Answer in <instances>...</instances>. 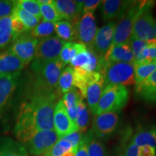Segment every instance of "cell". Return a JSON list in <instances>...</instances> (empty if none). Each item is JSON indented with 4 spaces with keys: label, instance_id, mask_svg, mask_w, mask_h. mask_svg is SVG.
Returning a JSON list of instances; mask_svg holds the SVG:
<instances>
[{
    "label": "cell",
    "instance_id": "cell-37",
    "mask_svg": "<svg viewBox=\"0 0 156 156\" xmlns=\"http://www.w3.org/2000/svg\"><path fill=\"white\" fill-rule=\"evenodd\" d=\"M71 150H73V146L70 142L64 138H61L47 153L43 156H61Z\"/></svg>",
    "mask_w": 156,
    "mask_h": 156
},
{
    "label": "cell",
    "instance_id": "cell-17",
    "mask_svg": "<svg viewBox=\"0 0 156 156\" xmlns=\"http://www.w3.org/2000/svg\"><path fill=\"white\" fill-rule=\"evenodd\" d=\"M134 1L106 0L101 2V16L103 21H109L120 17L132 5Z\"/></svg>",
    "mask_w": 156,
    "mask_h": 156
},
{
    "label": "cell",
    "instance_id": "cell-22",
    "mask_svg": "<svg viewBox=\"0 0 156 156\" xmlns=\"http://www.w3.org/2000/svg\"><path fill=\"white\" fill-rule=\"evenodd\" d=\"M0 156H29L25 145L9 136H0Z\"/></svg>",
    "mask_w": 156,
    "mask_h": 156
},
{
    "label": "cell",
    "instance_id": "cell-48",
    "mask_svg": "<svg viewBox=\"0 0 156 156\" xmlns=\"http://www.w3.org/2000/svg\"><path fill=\"white\" fill-rule=\"evenodd\" d=\"M154 31H155V37H156V20L155 21V27H154Z\"/></svg>",
    "mask_w": 156,
    "mask_h": 156
},
{
    "label": "cell",
    "instance_id": "cell-3",
    "mask_svg": "<svg viewBox=\"0 0 156 156\" xmlns=\"http://www.w3.org/2000/svg\"><path fill=\"white\" fill-rule=\"evenodd\" d=\"M154 5L155 2L153 1H134L116 24L114 39L110 49L116 45L128 41L136 20L146 9Z\"/></svg>",
    "mask_w": 156,
    "mask_h": 156
},
{
    "label": "cell",
    "instance_id": "cell-21",
    "mask_svg": "<svg viewBox=\"0 0 156 156\" xmlns=\"http://www.w3.org/2000/svg\"><path fill=\"white\" fill-rule=\"evenodd\" d=\"M104 89V78L101 73H98L94 80L89 84L87 88L86 98L91 112H94L99 99Z\"/></svg>",
    "mask_w": 156,
    "mask_h": 156
},
{
    "label": "cell",
    "instance_id": "cell-30",
    "mask_svg": "<svg viewBox=\"0 0 156 156\" xmlns=\"http://www.w3.org/2000/svg\"><path fill=\"white\" fill-rule=\"evenodd\" d=\"M89 124V112L87 107L83 99L79 101L77 108V115L75 119V125L78 131L83 132L87 129Z\"/></svg>",
    "mask_w": 156,
    "mask_h": 156
},
{
    "label": "cell",
    "instance_id": "cell-40",
    "mask_svg": "<svg viewBox=\"0 0 156 156\" xmlns=\"http://www.w3.org/2000/svg\"><path fill=\"white\" fill-rule=\"evenodd\" d=\"M12 24L13 32H14L15 38H18L19 36H20L21 35L26 34V33H28L30 31L20 20H19L18 19L15 17L14 16H12Z\"/></svg>",
    "mask_w": 156,
    "mask_h": 156
},
{
    "label": "cell",
    "instance_id": "cell-44",
    "mask_svg": "<svg viewBox=\"0 0 156 156\" xmlns=\"http://www.w3.org/2000/svg\"><path fill=\"white\" fill-rule=\"evenodd\" d=\"M155 148L150 146H142L139 147V156H155Z\"/></svg>",
    "mask_w": 156,
    "mask_h": 156
},
{
    "label": "cell",
    "instance_id": "cell-33",
    "mask_svg": "<svg viewBox=\"0 0 156 156\" xmlns=\"http://www.w3.org/2000/svg\"><path fill=\"white\" fill-rule=\"evenodd\" d=\"M156 69V62L149 63L134 64V78L135 85H138L149 77Z\"/></svg>",
    "mask_w": 156,
    "mask_h": 156
},
{
    "label": "cell",
    "instance_id": "cell-5",
    "mask_svg": "<svg viewBox=\"0 0 156 156\" xmlns=\"http://www.w3.org/2000/svg\"><path fill=\"white\" fill-rule=\"evenodd\" d=\"M129 92L127 87L117 85H110L104 87L93 115L109 112H120L127 104Z\"/></svg>",
    "mask_w": 156,
    "mask_h": 156
},
{
    "label": "cell",
    "instance_id": "cell-18",
    "mask_svg": "<svg viewBox=\"0 0 156 156\" xmlns=\"http://www.w3.org/2000/svg\"><path fill=\"white\" fill-rule=\"evenodd\" d=\"M135 92L145 102L156 104V69L145 80L136 85Z\"/></svg>",
    "mask_w": 156,
    "mask_h": 156
},
{
    "label": "cell",
    "instance_id": "cell-7",
    "mask_svg": "<svg viewBox=\"0 0 156 156\" xmlns=\"http://www.w3.org/2000/svg\"><path fill=\"white\" fill-rule=\"evenodd\" d=\"M21 72L0 74V120L5 116L16 91Z\"/></svg>",
    "mask_w": 156,
    "mask_h": 156
},
{
    "label": "cell",
    "instance_id": "cell-15",
    "mask_svg": "<svg viewBox=\"0 0 156 156\" xmlns=\"http://www.w3.org/2000/svg\"><path fill=\"white\" fill-rule=\"evenodd\" d=\"M54 126L59 139L78 130L68 116L62 99L58 101L54 109Z\"/></svg>",
    "mask_w": 156,
    "mask_h": 156
},
{
    "label": "cell",
    "instance_id": "cell-8",
    "mask_svg": "<svg viewBox=\"0 0 156 156\" xmlns=\"http://www.w3.org/2000/svg\"><path fill=\"white\" fill-rule=\"evenodd\" d=\"M59 140L55 130L38 131L25 143L27 151L32 155L47 153Z\"/></svg>",
    "mask_w": 156,
    "mask_h": 156
},
{
    "label": "cell",
    "instance_id": "cell-16",
    "mask_svg": "<svg viewBox=\"0 0 156 156\" xmlns=\"http://www.w3.org/2000/svg\"><path fill=\"white\" fill-rule=\"evenodd\" d=\"M52 3L62 20L69 21L74 25L79 20L83 13L84 1H71V0H55Z\"/></svg>",
    "mask_w": 156,
    "mask_h": 156
},
{
    "label": "cell",
    "instance_id": "cell-34",
    "mask_svg": "<svg viewBox=\"0 0 156 156\" xmlns=\"http://www.w3.org/2000/svg\"><path fill=\"white\" fill-rule=\"evenodd\" d=\"M54 31H55V23L43 20L30 30V34L37 39L38 38L41 39L51 36Z\"/></svg>",
    "mask_w": 156,
    "mask_h": 156
},
{
    "label": "cell",
    "instance_id": "cell-39",
    "mask_svg": "<svg viewBox=\"0 0 156 156\" xmlns=\"http://www.w3.org/2000/svg\"><path fill=\"white\" fill-rule=\"evenodd\" d=\"M83 132L80 131H75L73 132V133L68 134V135L64 136V140H67L68 142H70L72 146H73V151H77V148L79 147V145L80 144L82 141V139H83Z\"/></svg>",
    "mask_w": 156,
    "mask_h": 156
},
{
    "label": "cell",
    "instance_id": "cell-43",
    "mask_svg": "<svg viewBox=\"0 0 156 156\" xmlns=\"http://www.w3.org/2000/svg\"><path fill=\"white\" fill-rule=\"evenodd\" d=\"M75 156H88L87 150L86 145V140H85V135H83V139L80 144L79 145V147L77 148V151L76 152Z\"/></svg>",
    "mask_w": 156,
    "mask_h": 156
},
{
    "label": "cell",
    "instance_id": "cell-10",
    "mask_svg": "<svg viewBox=\"0 0 156 156\" xmlns=\"http://www.w3.org/2000/svg\"><path fill=\"white\" fill-rule=\"evenodd\" d=\"M38 41V39L33 37L28 32L15 39L7 49L27 66L34 59Z\"/></svg>",
    "mask_w": 156,
    "mask_h": 156
},
{
    "label": "cell",
    "instance_id": "cell-11",
    "mask_svg": "<svg viewBox=\"0 0 156 156\" xmlns=\"http://www.w3.org/2000/svg\"><path fill=\"white\" fill-rule=\"evenodd\" d=\"M120 121V112H109L95 116L92 131L98 139H106L116 132Z\"/></svg>",
    "mask_w": 156,
    "mask_h": 156
},
{
    "label": "cell",
    "instance_id": "cell-32",
    "mask_svg": "<svg viewBox=\"0 0 156 156\" xmlns=\"http://www.w3.org/2000/svg\"><path fill=\"white\" fill-rule=\"evenodd\" d=\"M12 15L20 20L29 30L34 29L40 23V20L37 18L36 17L30 14L28 12L19 8V7H15V5Z\"/></svg>",
    "mask_w": 156,
    "mask_h": 156
},
{
    "label": "cell",
    "instance_id": "cell-14",
    "mask_svg": "<svg viewBox=\"0 0 156 156\" xmlns=\"http://www.w3.org/2000/svg\"><path fill=\"white\" fill-rule=\"evenodd\" d=\"M115 26L116 23L110 21L100 29H98L92 46L89 47L101 58L104 57L112 46Z\"/></svg>",
    "mask_w": 156,
    "mask_h": 156
},
{
    "label": "cell",
    "instance_id": "cell-1",
    "mask_svg": "<svg viewBox=\"0 0 156 156\" xmlns=\"http://www.w3.org/2000/svg\"><path fill=\"white\" fill-rule=\"evenodd\" d=\"M65 64L59 58L51 61L34 59L30 65V80L27 89V98L45 93H58V81Z\"/></svg>",
    "mask_w": 156,
    "mask_h": 156
},
{
    "label": "cell",
    "instance_id": "cell-13",
    "mask_svg": "<svg viewBox=\"0 0 156 156\" xmlns=\"http://www.w3.org/2000/svg\"><path fill=\"white\" fill-rule=\"evenodd\" d=\"M64 43L65 41L56 36L40 39L36 48L34 59L44 62L59 58L60 52Z\"/></svg>",
    "mask_w": 156,
    "mask_h": 156
},
{
    "label": "cell",
    "instance_id": "cell-20",
    "mask_svg": "<svg viewBox=\"0 0 156 156\" xmlns=\"http://www.w3.org/2000/svg\"><path fill=\"white\" fill-rule=\"evenodd\" d=\"M25 67L21 60L8 49H0V74L21 72Z\"/></svg>",
    "mask_w": 156,
    "mask_h": 156
},
{
    "label": "cell",
    "instance_id": "cell-31",
    "mask_svg": "<svg viewBox=\"0 0 156 156\" xmlns=\"http://www.w3.org/2000/svg\"><path fill=\"white\" fill-rule=\"evenodd\" d=\"M73 87V68L69 66L62 70L58 81V90L59 93L65 94Z\"/></svg>",
    "mask_w": 156,
    "mask_h": 156
},
{
    "label": "cell",
    "instance_id": "cell-46",
    "mask_svg": "<svg viewBox=\"0 0 156 156\" xmlns=\"http://www.w3.org/2000/svg\"><path fill=\"white\" fill-rule=\"evenodd\" d=\"M76 152H77V151H73V150H71V151L67 152V153H64V155H62L61 156H75Z\"/></svg>",
    "mask_w": 156,
    "mask_h": 156
},
{
    "label": "cell",
    "instance_id": "cell-19",
    "mask_svg": "<svg viewBox=\"0 0 156 156\" xmlns=\"http://www.w3.org/2000/svg\"><path fill=\"white\" fill-rule=\"evenodd\" d=\"M104 61L134 64V57L128 41L118 44L107 52Z\"/></svg>",
    "mask_w": 156,
    "mask_h": 156
},
{
    "label": "cell",
    "instance_id": "cell-35",
    "mask_svg": "<svg viewBox=\"0 0 156 156\" xmlns=\"http://www.w3.org/2000/svg\"><path fill=\"white\" fill-rule=\"evenodd\" d=\"M39 5H40L41 14V17L44 19V20L56 23L62 20V17L58 14L56 7L52 3V1L49 4Z\"/></svg>",
    "mask_w": 156,
    "mask_h": 156
},
{
    "label": "cell",
    "instance_id": "cell-12",
    "mask_svg": "<svg viewBox=\"0 0 156 156\" xmlns=\"http://www.w3.org/2000/svg\"><path fill=\"white\" fill-rule=\"evenodd\" d=\"M75 26L77 38L87 48L90 47L98 31L94 13L90 12L83 13L75 24Z\"/></svg>",
    "mask_w": 156,
    "mask_h": 156
},
{
    "label": "cell",
    "instance_id": "cell-41",
    "mask_svg": "<svg viewBox=\"0 0 156 156\" xmlns=\"http://www.w3.org/2000/svg\"><path fill=\"white\" fill-rule=\"evenodd\" d=\"M14 8V1L0 0V19L10 16Z\"/></svg>",
    "mask_w": 156,
    "mask_h": 156
},
{
    "label": "cell",
    "instance_id": "cell-29",
    "mask_svg": "<svg viewBox=\"0 0 156 156\" xmlns=\"http://www.w3.org/2000/svg\"><path fill=\"white\" fill-rule=\"evenodd\" d=\"M87 47L81 43L65 42L62 46L59 54V58L63 63L67 64L69 63L71 59L82 51L86 49Z\"/></svg>",
    "mask_w": 156,
    "mask_h": 156
},
{
    "label": "cell",
    "instance_id": "cell-6",
    "mask_svg": "<svg viewBox=\"0 0 156 156\" xmlns=\"http://www.w3.org/2000/svg\"><path fill=\"white\" fill-rule=\"evenodd\" d=\"M154 6L148 7L136 20L132 30V35L143 41L148 45L156 44V37L154 31L155 21L152 12Z\"/></svg>",
    "mask_w": 156,
    "mask_h": 156
},
{
    "label": "cell",
    "instance_id": "cell-9",
    "mask_svg": "<svg viewBox=\"0 0 156 156\" xmlns=\"http://www.w3.org/2000/svg\"><path fill=\"white\" fill-rule=\"evenodd\" d=\"M37 132L34 116L28 103H23L14 127L15 135L19 141L25 143Z\"/></svg>",
    "mask_w": 156,
    "mask_h": 156
},
{
    "label": "cell",
    "instance_id": "cell-26",
    "mask_svg": "<svg viewBox=\"0 0 156 156\" xmlns=\"http://www.w3.org/2000/svg\"><path fill=\"white\" fill-rule=\"evenodd\" d=\"M12 22V15L0 19V49L5 48L16 39Z\"/></svg>",
    "mask_w": 156,
    "mask_h": 156
},
{
    "label": "cell",
    "instance_id": "cell-45",
    "mask_svg": "<svg viewBox=\"0 0 156 156\" xmlns=\"http://www.w3.org/2000/svg\"><path fill=\"white\" fill-rule=\"evenodd\" d=\"M124 156H139V147L131 142L126 147Z\"/></svg>",
    "mask_w": 156,
    "mask_h": 156
},
{
    "label": "cell",
    "instance_id": "cell-28",
    "mask_svg": "<svg viewBox=\"0 0 156 156\" xmlns=\"http://www.w3.org/2000/svg\"><path fill=\"white\" fill-rule=\"evenodd\" d=\"M55 31L58 38L65 42H69L77 38L75 25L69 21L61 20L56 23Z\"/></svg>",
    "mask_w": 156,
    "mask_h": 156
},
{
    "label": "cell",
    "instance_id": "cell-25",
    "mask_svg": "<svg viewBox=\"0 0 156 156\" xmlns=\"http://www.w3.org/2000/svg\"><path fill=\"white\" fill-rule=\"evenodd\" d=\"M81 98H83L80 92L76 87H73L69 92L64 94L63 98L62 99L68 116L75 124L76 115H77V104Z\"/></svg>",
    "mask_w": 156,
    "mask_h": 156
},
{
    "label": "cell",
    "instance_id": "cell-4",
    "mask_svg": "<svg viewBox=\"0 0 156 156\" xmlns=\"http://www.w3.org/2000/svg\"><path fill=\"white\" fill-rule=\"evenodd\" d=\"M101 73L104 78V87L110 85L131 86L135 84L134 64L117 62H106L103 63Z\"/></svg>",
    "mask_w": 156,
    "mask_h": 156
},
{
    "label": "cell",
    "instance_id": "cell-27",
    "mask_svg": "<svg viewBox=\"0 0 156 156\" xmlns=\"http://www.w3.org/2000/svg\"><path fill=\"white\" fill-rule=\"evenodd\" d=\"M85 136L88 156H108L103 143L95 135L92 130H90Z\"/></svg>",
    "mask_w": 156,
    "mask_h": 156
},
{
    "label": "cell",
    "instance_id": "cell-42",
    "mask_svg": "<svg viewBox=\"0 0 156 156\" xmlns=\"http://www.w3.org/2000/svg\"><path fill=\"white\" fill-rule=\"evenodd\" d=\"M101 2L99 0H87L84 1L83 7V14L85 12H93L95 11L98 6L101 4Z\"/></svg>",
    "mask_w": 156,
    "mask_h": 156
},
{
    "label": "cell",
    "instance_id": "cell-23",
    "mask_svg": "<svg viewBox=\"0 0 156 156\" xmlns=\"http://www.w3.org/2000/svg\"><path fill=\"white\" fill-rule=\"evenodd\" d=\"M132 142L138 147L150 146L156 147V125L141 128L136 132L132 137Z\"/></svg>",
    "mask_w": 156,
    "mask_h": 156
},
{
    "label": "cell",
    "instance_id": "cell-47",
    "mask_svg": "<svg viewBox=\"0 0 156 156\" xmlns=\"http://www.w3.org/2000/svg\"><path fill=\"white\" fill-rule=\"evenodd\" d=\"M38 3L39 5H46V4H49L51 2V0H38Z\"/></svg>",
    "mask_w": 156,
    "mask_h": 156
},
{
    "label": "cell",
    "instance_id": "cell-36",
    "mask_svg": "<svg viewBox=\"0 0 156 156\" xmlns=\"http://www.w3.org/2000/svg\"><path fill=\"white\" fill-rule=\"evenodd\" d=\"M14 5L15 7L28 12L39 20L42 18L40 10V5L37 1H35V0H19V1H14Z\"/></svg>",
    "mask_w": 156,
    "mask_h": 156
},
{
    "label": "cell",
    "instance_id": "cell-24",
    "mask_svg": "<svg viewBox=\"0 0 156 156\" xmlns=\"http://www.w3.org/2000/svg\"><path fill=\"white\" fill-rule=\"evenodd\" d=\"M100 73H88L80 68H73V86L81 93L83 98H86L87 86Z\"/></svg>",
    "mask_w": 156,
    "mask_h": 156
},
{
    "label": "cell",
    "instance_id": "cell-38",
    "mask_svg": "<svg viewBox=\"0 0 156 156\" xmlns=\"http://www.w3.org/2000/svg\"><path fill=\"white\" fill-rule=\"evenodd\" d=\"M130 47H131L132 51L133 53L134 57V62L138 58L140 57V55L142 54V51L145 49V48L147 46V43H145L143 41L140 40V39L135 38L133 36H130L129 39L128 41Z\"/></svg>",
    "mask_w": 156,
    "mask_h": 156
},
{
    "label": "cell",
    "instance_id": "cell-2",
    "mask_svg": "<svg viewBox=\"0 0 156 156\" xmlns=\"http://www.w3.org/2000/svg\"><path fill=\"white\" fill-rule=\"evenodd\" d=\"M58 93L38 94L28 98V103L32 113L37 131L54 130V109Z\"/></svg>",
    "mask_w": 156,
    "mask_h": 156
}]
</instances>
